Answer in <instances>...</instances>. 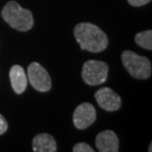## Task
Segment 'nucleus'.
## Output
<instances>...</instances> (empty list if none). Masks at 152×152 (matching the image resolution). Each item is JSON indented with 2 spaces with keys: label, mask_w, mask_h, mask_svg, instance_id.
<instances>
[{
  "label": "nucleus",
  "mask_w": 152,
  "mask_h": 152,
  "mask_svg": "<svg viewBox=\"0 0 152 152\" xmlns=\"http://www.w3.org/2000/svg\"><path fill=\"white\" fill-rule=\"evenodd\" d=\"M121 60L124 68L134 78L147 79L151 75V63L145 56H138L130 50L121 53Z\"/></svg>",
  "instance_id": "nucleus-3"
},
{
  "label": "nucleus",
  "mask_w": 152,
  "mask_h": 152,
  "mask_svg": "<svg viewBox=\"0 0 152 152\" xmlns=\"http://www.w3.org/2000/svg\"><path fill=\"white\" fill-rule=\"evenodd\" d=\"M135 42L139 47L145 48V50H152V31L147 30V31L138 33L134 38Z\"/></svg>",
  "instance_id": "nucleus-11"
},
{
  "label": "nucleus",
  "mask_w": 152,
  "mask_h": 152,
  "mask_svg": "<svg viewBox=\"0 0 152 152\" xmlns=\"http://www.w3.org/2000/svg\"><path fill=\"white\" fill-rule=\"evenodd\" d=\"M96 146L101 152H118V138L112 130H104L100 132L95 140Z\"/></svg>",
  "instance_id": "nucleus-8"
},
{
  "label": "nucleus",
  "mask_w": 152,
  "mask_h": 152,
  "mask_svg": "<svg viewBox=\"0 0 152 152\" xmlns=\"http://www.w3.org/2000/svg\"><path fill=\"white\" fill-rule=\"evenodd\" d=\"M127 1H129L130 5L138 7V6H143L145 4H147V3L150 2L151 0H127Z\"/></svg>",
  "instance_id": "nucleus-14"
},
{
  "label": "nucleus",
  "mask_w": 152,
  "mask_h": 152,
  "mask_svg": "<svg viewBox=\"0 0 152 152\" xmlns=\"http://www.w3.org/2000/svg\"><path fill=\"white\" fill-rule=\"evenodd\" d=\"M74 36L81 50L100 53L108 47V37L99 27L91 23H80L75 26Z\"/></svg>",
  "instance_id": "nucleus-1"
},
{
  "label": "nucleus",
  "mask_w": 152,
  "mask_h": 152,
  "mask_svg": "<svg viewBox=\"0 0 152 152\" xmlns=\"http://www.w3.org/2000/svg\"><path fill=\"white\" fill-rule=\"evenodd\" d=\"M1 15L9 26L18 31H29L34 26L31 11L22 8V6L15 1L8 2L2 9Z\"/></svg>",
  "instance_id": "nucleus-2"
},
{
  "label": "nucleus",
  "mask_w": 152,
  "mask_h": 152,
  "mask_svg": "<svg viewBox=\"0 0 152 152\" xmlns=\"http://www.w3.org/2000/svg\"><path fill=\"white\" fill-rule=\"evenodd\" d=\"M73 151L74 152H94L93 148L91 147L89 144L84 143V142L75 144L73 147Z\"/></svg>",
  "instance_id": "nucleus-12"
},
{
  "label": "nucleus",
  "mask_w": 152,
  "mask_h": 152,
  "mask_svg": "<svg viewBox=\"0 0 152 152\" xmlns=\"http://www.w3.org/2000/svg\"><path fill=\"white\" fill-rule=\"evenodd\" d=\"M96 120V110L90 103H83L75 109L73 114L74 126L78 129H85Z\"/></svg>",
  "instance_id": "nucleus-6"
},
{
  "label": "nucleus",
  "mask_w": 152,
  "mask_h": 152,
  "mask_svg": "<svg viewBox=\"0 0 152 152\" xmlns=\"http://www.w3.org/2000/svg\"><path fill=\"white\" fill-rule=\"evenodd\" d=\"M8 129V124L2 115H0V134H3L6 132V130Z\"/></svg>",
  "instance_id": "nucleus-13"
},
{
  "label": "nucleus",
  "mask_w": 152,
  "mask_h": 152,
  "mask_svg": "<svg viewBox=\"0 0 152 152\" xmlns=\"http://www.w3.org/2000/svg\"><path fill=\"white\" fill-rule=\"evenodd\" d=\"M30 83L39 92H47L51 88L50 74L38 62H32L28 67V77Z\"/></svg>",
  "instance_id": "nucleus-5"
},
{
  "label": "nucleus",
  "mask_w": 152,
  "mask_h": 152,
  "mask_svg": "<svg viewBox=\"0 0 152 152\" xmlns=\"http://www.w3.org/2000/svg\"><path fill=\"white\" fill-rule=\"evenodd\" d=\"M95 98L100 107L109 112L118 111L121 106L120 96L108 87L101 88L97 91L95 93Z\"/></svg>",
  "instance_id": "nucleus-7"
},
{
  "label": "nucleus",
  "mask_w": 152,
  "mask_h": 152,
  "mask_svg": "<svg viewBox=\"0 0 152 152\" xmlns=\"http://www.w3.org/2000/svg\"><path fill=\"white\" fill-rule=\"evenodd\" d=\"M109 67L104 61L88 60L82 68V79L88 85H100L107 80Z\"/></svg>",
  "instance_id": "nucleus-4"
},
{
  "label": "nucleus",
  "mask_w": 152,
  "mask_h": 152,
  "mask_svg": "<svg viewBox=\"0 0 152 152\" xmlns=\"http://www.w3.org/2000/svg\"><path fill=\"white\" fill-rule=\"evenodd\" d=\"M11 86L17 94H22L26 90L28 84V78L22 66L14 65L9 71Z\"/></svg>",
  "instance_id": "nucleus-9"
},
{
  "label": "nucleus",
  "mask_w": 152,
  "mask_h": 152,
  "mask_svg": "<svg viewBox=\"0 0 152 152\" xmlns=\"http://www.w3.org/2000/svg\"><path fill=\"white\" fill-rule=\"evenodd\" d=\"M33 150L35 152H56V140L48 133L38 134L33 140Z\"/></svg>",
  "instance_id": "nucleus-10"
}]
</instances>
